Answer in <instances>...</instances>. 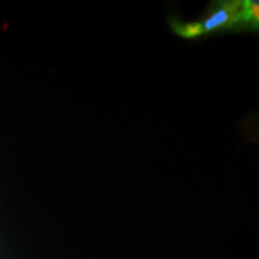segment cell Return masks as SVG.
<instances>
[{
    "label": "cell",
    "mask_w": 259,
    "mask_h": 259,
    "mask_svg": "<svg viewBox=\"0 0 259 259\" xmlns=\"http://www.w3.org/2000/svg\"><path fill=\"white\" fill-rule=\"evenodd\" d=\"M242 14V0L216 2L210 6L200 21L183 22L170 19V27L176 34L185 38H196L208 34H221L238 30Z\"/></svg>",
    "instance_id": "6da1fadb"
},
{
    "label": "cell",
    "mask_w": 259,
    "mask_h": 259,
    "mask_svg": "<svg viewBox=\"0 0 259 259\" xmlns=\"http://www.w3.org/2000/svg\"><path fill=\"white\" fill-rule=\"evenodd\" d=\"M241 29L259 30V0L242 2V15L239 30Z\"/></svg>",
    "instance_id": "7a4b0ae2"
}]
</instances>
